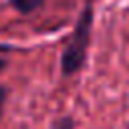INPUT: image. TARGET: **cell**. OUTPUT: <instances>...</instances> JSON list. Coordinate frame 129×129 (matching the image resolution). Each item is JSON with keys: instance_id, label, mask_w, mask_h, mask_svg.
<instances>
[{"instance_id": "4", "label": "cell", "mask_w": 129, "mask_h": 129, "mask_svg": "<svg viewBox=\"0 0 129 129\" xmlns=\"http://www.w3.org/2000/svg\"><path fill=\"white\" fill-rule=\"evenodd\" d=\"M4 64H6V62H4V58H0V71L4 69Z\"/></svg>"}, {"instance_id": "3", "label": "cell", "mask_w": 129, "mask_h": 129, "mask_svg": "<svg viewBox=\"0 0 129 129\" xmlns=\"http://www.w3.org/2000/svg\"><path fill=\"white\" fill-rule=\"evenodd\" d=\"M4 99H6V89L0 87V113H2V107H4Z\"/></svg>"}, {"instance_id": "1", "label": "cell", "mask_w": 129, "mask_h": 129, "mask_svg": "<svg viewBox=\"0 0 129 129\" xmlns=\"http://www.w3.org/2000/svg\"><path fill=\"white\" fill-rule=\"evenodd\" d=\"M91 22H93V12L87 6L85 12L81 14L73 36L69 38V44L62 52V73L64 75H73L75 71H79L85 62V54H87V46H89V36H91Z\"/></svg>"}, {"instance_id": "2", "label": "cell", "mask_w": 129, "mask_h": 129, "mask_svg": "<svg viewBox=\"0 0 129 129\" xmlns=\"http://www.w3.org/2000/svg\"><path fill=\"white\" fill-rule=\"evenodd\" d=\"M12 4H14L16 8H20L22 12H28V10L36 8V6L40 4V0H12Z\"/></svg>"}]
</instances>
